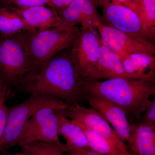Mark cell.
Returning a JSON list of instances; mask_svg holds the SVG:
<instances>
[{"label": "cell", "instance_id": "cell-12", "mask_svg": "<svg viewBox=\"0 0 155 155\" xmlns=\"http://www.w3.org/2000/svg\"><path fill=\"white\" fill-rule=\"evenodd\" d=\"M58 11L69 28L80 25L81 28L94 31L102 22L101 17L93 0H75L67 8Z\"/></svg>", "mask_w": 155, "mask_h": 155}, {"label": "cell", "instance_id": "cell-3", "mask_svg": "<svg viewBox=\"0 0 155 155\" xmlns=\"http://www.w3.org/2000/svg\"><path fill=\"white\" fill-rule=\"evenodd\" d=\"M38 67L19 33L10 36L0 35V71L16 93L36 73Z\"/></svg>", "mask_w": 155, "mask_h": 155}, {"label": "cell", "instance_id": "cell-30", "mask_svg": "<svg viewBox=\"0 0 155 155\" xmlns=\"http://www.w3.org/2000/svg\"><path fill=\"white\" fill-rule=\"evenodd\" d=\"M7 155H27L26 154H25V153H15L14 154H8Z\"/></svg>", "mask_w": 155, "mask_h": 155}, {"label": "cell", "instance_id": "cell-26", "mask_svg": "<svg viewBox=\"0 0 155 155\" xmlns=\"http://www.w3.org/2000/svg\"><path fill=\"white\" fill-rule=\"evenodd\" d=\"M147 112L143 124L155 129V100H153L151 104L147 109Z\"/></svg>", "mask_w": 155, "mask_h": 155}, {"label": "cell", "instance_id": "cell-2", "mask_svg": "<svg viewBox=\"0 0 155 155\" xmlns=\"http://www.w3.org/2000/svg\"><path fill=\"white\" fill-rule=\"evenodd\" d=\"M83 93L104 99L122 108L127 115L138 117L151 104L150 97L155 94V84L143 79L117 78L86 82Z\"/></svg>", "mask_w": 155, "mask_h": 155}, {"label": "cell", "instance_id": "cell-13", "mask_svg": "<svg viewBox=\"0 0 155 155\" xmlns=\"http://www.w3.org/2000/svg\"><path fill=\"white\" fill-rule=\"evenodd\" d=\"M25 20L31 30L53 28L70 29L60 17L58 11L45 6L13 9Z\"/></svg>", "mask_w": 155, "mask_h": 155}, {"label": "cell", "instance_id": "cell-24", "mask_svg": "<svg viewBox=\"0 0 155 155\" xmlns=\"http://www.w3.org/2000/svg\"><path fill=\"white\" fill-rule=\"evenodd\" d=\"M16 93L8 85L0 71V97L6 100L15 97Z\"/></svg>", "mask_w": 155, "mask_h": 155}, {"label": "cell", "instance_id": "cell-20", "mask_svg": "<svg viewBox=\"0 0 155 155\" xmlns=\"http://www.w3.org/2000/svg\"><path fill=\"white\" fill-rule=\"evenodd\" d=\"M22 152L27 155H64L65 145L61 143L36 141L20 147Z\"/></svg>", "mask_w": 155, "mask_h": 155}, {"label": "cell", "instance_id": "cell-5", "mask_svg": "<svg viewBox=\"0 0 155 155\" xmlns=\"http://www.w3.org/2000/svg\"><path fill=\"white\" fill-rule=\"evenodd\" d=\"M20 104L8 107V119L4 133L1 153L7 155V151L17 145L21 131L28 120L42 108L66 109L69 105L54 97L31 94Z\"/></svg>", "mask_w": 155, "mask_h": 155}, {"label": "cell", "instance_id": "cell-15", "mask_svg": "<svg viewBox=\"0 0 155 155\" xmlns=\"http://www.w3.org/2000/svg\"><path fill=\"white\" fill-rule=\"evenodd\" d=\"M119 57L125 73L130 78L155 82V56L134 54Z\"/></svg>", "mask_w": 155, "mask_h": 155}, {"label": "cell", "instance_id": "cell-7", "mask_svg": "<svg viewBox=\"0 0 155 155\" xmlns=\"http://www.w3.org/2000/svg\"><path fill=\"white\" fill-rule=\"evenodd\" d=\"M57 110L45 107L34 114L23 127L17 145L21 147L36 141L61 142L58 133Z\"/></svg>", "mask_w": 155, "mask_h": 155}, {"label": "cell", "instance_id": "cell-29", "mask_svg": "<svg viewBox=\"0 0 155 155\" xmlns=\"http://www.w3.org/2000/svg\"><path fill=\"white\" fill-rule=\"evenodd\" d=\"M119 155H135L132 153H130L128 150L121 151L120 152Z\"/></svg>", "mask_w": 155, "mask_h": 155}, {"label": "cell", "instance_id": "cell-25", "mask_svg": "<svg viewBox=\"0 0 155 155\" xmlns=\"http://www.w3.org/2000/svg\"><path fill=\"white\" fill-rule=\"evenodd\" d=\"M117 1L134 11L139 17L141 23L143 17V11L141 5H140L138 0H117Z\"/></svg>", "mask_w": 155, "mask_h": 155}, {"label": "cell", "instance_id": "cell-16", "mask_svg": "<svg viewBox=\"0 0 155 155\" xmlns=\"http://www.w3.org/2000/svg\"><path fill=\"white\" fill-rule=\"evenodd\" d=\"M131 137L127 143L135 155H155V129L141 124H130Z\"/></svg>", "mask_w": 155, "mask_h": 155}, {"label": "cell", "instance_id": "cell-27", "mask_svg": "<svg viewBox=\"0 0 155 155\" xmlns=\"http://www.w3.org/2000/svg\"><path fill=\"white\" fill-rule=\"evenodd\" d=\"M75 0H49L48 5L57 11H61L71 4Z\"/></svg>", "mask_w": 155, "mask_h": 155}, {"label": "cell", "instance_id": "cell-4", "mask_svg": "<svg viewBox=\"0 0 155 155\" xmlns=\"http://www.w3.org/2000/svg\"><path fill=\"white\" fill-rule=\"evenodd\" d=\"M81 28H53L27 30L19 33L31 57L38 65L61 51L72 46L79 35Z\"/></svg>", "mask_w": 155, "mask_h": 155}, {"label": "cell", "instance_id": "cell-19", "mask_svg": "<svg viewBox=\"0 0 155 155\" xmlns=\"http://www.w3.org/2000/svg\"><path fill=\"white\" fill-rule=\"evenodd\" d=\"M76 123L83 130L90 149L102 155L120 154V151L105 138L83 125Z\"/></svg>", "mask_w": 155, "mask_h": 155}, {"label": "cell", "instance_id": "cell-14", "mask_svg": "<svg viewBox=\"0 0 155 155\" xmlns=\"http://www.w3.org/2000/svg\"><path fill=\"white\" fill-rule=\"evenodd\" d=\"M99 39L101 48L99 59L92 81L117 78H130L125 73L118 55L103 43L99 35Z\"/></svg>", "mask_w": 155, "mask_h": 155}, {"label": "cell", "instance_id": "cell-23", "mask_svg": "<svg viewBox=\"0 0 155 155\" xmlns=\"http://www.w3.org/2000/svg\"><path fill=\"white\" fill-rule=\"evenodd\" d=\"M8 4L16 5L17 8H26L48 5L49 0H4Z\"/></svg>", "mask_w": 155, "mask_h": 155}, {"label": "cell", "instance_id": "cell-31", "mask_svg": "<svg viewBox=\"0 0 155 155\" xmlns=\"http://www.w3.org/2000/svg\"><path fill=\"white\" fill-rule=\"evenodd\" d=\"M67 155H75L74 154H73L72 153H68V154Z\"/></svg>", "mask_w": 155, "mask_h": 155}, {"label": "cell", "instance_id": "cell-11", "mask_svg": "<svg viewBox=\"0 0 155 155\" xmlns=\"http://www.w3.org/2000/svg\"><path fill=\"white\" fill-rule=\"evenodd\" d=\"M83 97L89 104L111 124L120 138L125 143L130 140V125L125 111L114 103L88 93Z\"/></svg>", "mask_w": 155, "mask_h": 155}, {"label": "cell", "instance_id": "cell-10", "mask_svg": "<svg viewBox=\"0 0 155 155\" xmlns=\"http://www.w3.org/2000/svg\"><path fill=\"white\" fill-rule=\"evenodd\" d=\"M60 110L68 119L101 136L120 151L128 150L125 143L117 135L109 122L93 108L85 107L75 104Z\"/></svg>", "mask_w": 155, "mask_h": 155}, {"label": "cell", "instance_id": "cell-28", "mask_svg": "<svg viewBox=\"0 0 155 155\" xmlns=\"http://www.w3.org/2000/svg\"><path fill=\"white\" fill-rule=\"evenodd\" d=\"M66 152L75 155H102L94 151L89 148L80 149H69L67 150Z\"/></svg>", "mask_w": 155, "mask_h": 155}, {"label": "cell", "instance_id": "cell-17", "mask_svg": "<svg viewBox=\"0 0 155 155\" xmlns=\"http://www.w3.org/2000/svg\"><path fill=\"white\" fill-rule=\"evenodd\" d=\"M60 110H57L58 133L66 140V152L69 149L89 148L86 137L81 127L75 121L67 118Z\"/></svg>", "mask_w": 155, "mask_h": 155}, {"label": "cell", "instance_id": "cell-18", "mask_svg": "<svg viewBox=\"0 0 155 155\" xmlns=\"http://www.w3.org/2000/svg\"><path fill=\"white\" fill-rule=\"evenodd\" d=\"M27 30L30 28L14 9L0 7V35L12 36Z\"/></svg>", "mask_w": 155, "mask_h": 155}, {"label": "cell", "instance_id": "cell-8", "mask_svg": "<svg viewBox=\"0 0 155 155\" xmlns=\"http://www.w3.org/2000/svg\"><path fill=\"white\" fill-rule=\"evenodd\" d=\"M97 29L103 43L119 56L134 54L155 56V45L149 40L125 33L102 22Z\"/></svg>", "mask_w": 155, "mask_h": 155}, {"label": "cell", "instance_id": "cell-6", "mask_svg": "<svg viewBox=\"0 0 155 155\" xmlns=\"http://www.w3.org/2000/svg\"><path fill=\"white\" fill-rule=\"evenodd\" d=\"M69 49L70 57L81 80L84 84L92 81L101 51L99 35L94 31L81 28L79 35Z\"/></svg>", "mask_w": 155, "mask_h": 155}, {"label": "cell", "instance_id": "cell-22", "mask_svg": "<svg viewBox=\"0 0 155 155\" xmlns=\"http://www.w3.org/2000/svg\"><path fill=\"white\" fill-rule=\"evenodd\" d=\"M6 100L0 97V153L8 113V109L5 104Z\"/></svg>", "mask_w": 155, "mask_h": 155}, {"label": "cell", "instance_id": "cell-21", "mask_svg": "<svg viewBox=\"0 0 155 155\" xmlns=\"http://www.w3.org/2000/svg\"><path fill=\"white\" fill-rule=\"evenodd\" d=\"M141 5L143 17L141 21L143 30L150 41L155 40V0H138Z\"/></svg>", "mask_w": 155, "mask_h": 155}, {"label": "cell", "instance_id": "cell-9", "mask_svg": "<svg viewBox=\"0 0 155 155\" xmlns=\"http://www.w3.org/2000/svg\"><path fill=\"white\" fill-rule=\"evenodd\" d=\"M93 1L101 10L103 23L134 36L148 39L143 33L139 17L131 9L117 0Z\"/></svg>", "mask_w": 155, "mask_h": 155}, {"label": "cell", "instance_id": "cell-1", "mask_svg": "<svg viewBox=\"0 0 155 155\" xmlns=\"http://www.w3.org/2000/svg\"><path fill=\"white\" fill-rule=\"evenodd\" d=\"M63 51L39 65L36 73L18 92L54 97L69 106L78 104L83 97L84 83L75 70L69 50Z\"/></svg>", "mask_w": 155, "mask_h": 155}]
</instances>
